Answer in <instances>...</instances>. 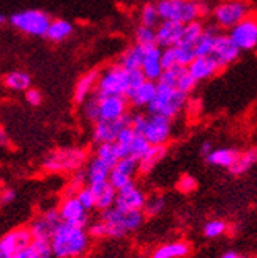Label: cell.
<instances>
[{"mask_svg":"<svg viewBox=\"0 0 257 258\" xmlns=\"http://www.w3.org/2000/svg\"><path fill=\"white\" fill-rule=\"evenodd\" d=\"M54 258H76L90 247V235L85 227L60 222L49 239Z\"/></svg>","mask_w":257,"mask_h":258,"instance_id":"cell-1","label":"cell"},{"mask_svg":"<svg viewBox=\"0 0 257 258\" xmlns=\"http://www.w3.org/2000/svg\"><path fill=\"white\" fill-rule=\"evenodd\" d=\"M145 214L142 210H120L117 206L101 211V221L108 227V236L109 238H123L131 231H136L140 225L144 224Z\"/></svg>","mask_w":257,"mask_h":258,"instance_id":"cell-2","label":"cell"},{"mask_svg":"<svg viewBox=\"0 0 257 258\" xmlns=\"http://www.w3.org/2000/svg\"><path fill=\"white\" fill-rule=\"evenodd\" d=\"M128 92V70L120 63H114L99 73V79L95 88L98 96H126Z\"/></svg>","mask_w":257,"mask_h":258,"instance_id":"cell-3","label":"cell"},{"mask_svg":"<svg viewBox=\"0 0 257 258\" xmlns=\"http://www.w3.org/2000/svg\"><path fill=\"white\" fill-rule=\"evenodd\" d=\"M252 15V10L245 0H221L213 7L212 16L221 29H232L240 21Z\"/></svg>","mask_w":257,"mask_h":258,"instance_id":"cell-4","label":"cell"},{"mask_svg":"<svg viewBox=\"0 0 257 258\" xmlns=\"http://www.w3.org/2000/svg\"><path fill=\"white\" fill-rule=\"evenodd\" d=\"M87 161V154L81 148H60L49 153L43 165L47 172H76L82 169Z\"/></svg>","mask_w":257,"mask_h":258,"instance_id":"cell-5","label":"cell"},{"mask_svg":"<svg viewBox=\"0 0 257 258\" xmlns=\"http://www.w3.org/2000/svg\"><path fill=\"white\" fill-rule=\"evenodd\" d=\"M157 7L161 21L188 24L200 19L197 0H158Z\"/></svg>","mask_w":257,"mask_h":258,"instance_id":"cell-6","label":"cell"},{"mask_svg":"<svg viewBox=\"0 0 257 258\" xmlns=\"http://www.w3.org/2000/svg\"><path fill=\"white\" fill-rule=\"evenodd\" d=\"M49 15L41 10H24L11 15L10 22L15 29L32 36H46V32L50 25Z\"/></svg>","mask_w":257,"mask_h":258,"instance_id":"cell-7","label":"cell"},{"mask_svg":"<svg viewBox=\"0 0 257 258\" xmlns=\"http://www.w3.org/2000/svg\"><path fill=\"white\" fill-rule=\"evenodd\" d=\"M229 35L238 46L240 50H252L257 47V18L249 15L240 21L232 29H229Z\"/></svg>","mask_w":257,"mask_h":258,"instance_id":"cell-8","label":"cell"},{"mask_svg":"<svg viewBox=\"0 0 257 258\" xmlns=\"http://www.w3.org/2000/svg\"><path fill=\"white\" fill-rule=\"evenodd\" d=\"M172 133V120L161 113H148L144 136L151 145H166Z\"/></svg>","mask_w":257,"mask_h":258,"instance_id":"cell-9","label":"cell"},{"mask_svg":"<svg viewBox=\"0 0 257 258\" xmlns=\"http://www.w3.org/2000/svg\"><path fill=\"white\" fill-rule=\"evenodd\" d=\"M62 217L59 214L57 208L46 210L44 213L38 214L33 221L30 222L29 228L32 231L33 239H50V236L54 235L56 228L60 225Z\"/></svg>","mask_w":257,"mask_h":258,"instance_id":"cell-10","label":"cell"},{"mask_svg":"<svg viewBox=\"0 0 257 258\" xmlns=\"http://www.w3.org/2000/svg\"><path fill=\"white\" fill-rule=\"evenodd\" d=\"M57 210H59V214L63 222L79 225V227L88 225V211L84 208L82 203L78 200L76 196L63 197Z\"/></svg>","mask_w":257,"mask_h":258,"instance_id":"cell-11","label":"cell"},{"mask_svg":"<svg viewBox=\"0 0 257 258\" xmlns=\"http://www.w3.org/2000/svg\"><path fill=\"white\" fill-rule=\"evenodd\" d=\"M131 121V113H125L123 117L112 120V121H106V120H98L96 123H93V131H92V137L95 144H102V142H115L119 133L125 126H128Z\"/></svg>","mask_w":257,"mask_h":258,"instance_id":"cell-12","label":"cell"},{"mask_svg":"<svg viewBox=\"0 0 257 258\" xmlns=\"http://www.w3.org/2000/svg\"><path fill=\"white\" fill-rule=\"evenodd\" d=\"M32 241H33V236H32V231L29 227L15 228L0 238V252H4L11 256L13 253L19 252L24 247H27Z\"/></svg>","mask_w":257,"mask_h":258,"instance_id":"cell-13","label":"cell"},{"mask_svg":"<svg viewBox=\"0 0 257 258\" xmlns=\"http://www.w3.org/2000/svg\"><path fill=\"white\" fill-rule=\"evenodd\" d=\"M240 52H241V50L234 43V40L230 38L229 33H218L216 35V40H215V46H213L212 55L218 61H220L224 68L227 67V64L234 63L240 57Z\"/></svg>","mask_w":257,"mask_h":258,"instance_id":"cell-14","label":"cell"},{"mask_svg":"<svg viewBox=\"0 0 257 258\" xmlns=\"http://www.w3.org/2000/svg\"><path fill=\"white\" fill-rule=\"evenodd\" d=\"M145 194L140 190L136 183H130L126 184L125 187L117 190V199H115V206L120 210H126V211H131V210H144V205H145Z\"/></svg>","mask_w":257,"mask_h":258,"instance_id":"cell-15","label":"cell"},{"mask_svg":"<svg viewBox=\"0 0 257 258\" xmlns=\"http://www.w3.org/2000/svg\"><path fill=\"white\" fill-rule=\"evenodd\" d=\"M98 98H99V120L112 121L128 113L130 102H128L126 96H98Z\"/></svg>","mask_w":257,"mask_h":258,"instance_id":"cell-16","label":"cell"},{"mask_svg":"<svg viewBox=\"0 0 257 258\" xmlns=\"http://www.w3.org/2000/svg\"><path fill=\"white\" fill-rule=\"evenodd\" d=\"M223 68H224L223 64L213 55H202V57H196L191 61L188 71L197 82H200V81H207L210 77L216 76Z\"/></svg>","mask_w":257,"mask_h":258,"instance_id":"cell-17","label":"cell"},{"mask_svg":"<svg viewBox=\"0 0 257 258\" xmlns=\"http://www.w3.org/2000/svg\"><path fill=\"white\" fill-rule=\"evenodd\" d=\"M183 25L182 22L177 21H161L158 24L157 30V44L164 49V47H174L182 40L183 33Z\"/></svg>","mask_w":257,"mask_h":258,"instance_id":"cell-18","label":"cell"},{"mask_svg":"<svg viewBox=\"0 0 257 258\" xmlns=\"http://www.w3.org/2000/svg\"><path fill=\"white\" fill-rule=\"evenodd\" d=\"M161 47L160 46H151L144 49V58L142 64H140V71L144 73L145 79L148 81H158L163 74V64H161Z\"/></svg>","mask_w":257,"mask_h":258,"instance_id":"cell-19","label":"cell"},{"mask_svg":"<svg viewBox=\"0 0 257 258\" xmlns=\"http://www.w3.org/2000/svg\"><path fill=\"white\" fill-rule=\"evenodd\" d=\"M98 79H99L98 70H90L81 76V79L74 87V102L76 104H82L88 96H92L95 93Z\"/></svg>","mask_w":257,"mask_h":258,"instance_id":"cell-20","label":"cell"},{"mask_svg":"<svg viewBox=\"0 0 257 258\" xmlns=\"http://www.w3.org/2000/svg\"><path fill=\"white\" fill-rule=\"evenodd\" d=\"M90 189L93 190L95 197H96V210L99 211H106L115 205V199H117V189H115L109 181H102V183H95V184H88Z\"/></svg>","mask_w":257,"mask_h":258,"instance_id":"cell-21","label":"cell"},{"mask_svg":"<svg viewBox=\"0 0 257 258\" xmlns=\"http://www.w3.org/2000/svg\"><path fill=\"white\" fill-rule=\"evenodd\" d=\"M155 95H157V82L147 79L144 84H140L136 90H133L126 98L133 107H147L148 102L155 98Z\"/></svg>","mask_w":257,"mask_h":258,"instance_id":"cell-22","label":"cell"},{"mask_svg":"<svg viewBox=\"0 0 257 258\" xmlns=\"http://www.w3.org/2000/svg\"><path fill=\"white\" fill-rule=\"evenodd\" d=\"M166 153H168V147L166 145H151L148 151L139 159L137 172L140 175H148L164 159Z\"/></svg>","mask_w":257,"mask_h":258,"instance_id":"cell-23","label":"cell"},{"mask_svg":"<svg viewBox=\"0 0 257 258\" xmlns=\"http://www.w3.org/2000/svg\"><path fill=\"white\" fill-rule=\"evenodd\" d=\"M10 258H54L47 239H33L27 247L13 253Z\"/></svg>","mask_w":257,"mask_h":258,"instance_id":"cell-24","label":"cell"},{"mask_svg":"<svg viewBox=\"0 0 257 258\" xmlns=\"http://www.w3.org/2000/svg\"><path fill=\"white\" fill-rule=\"evenodd\" d=\"M85 173H87V184L102 183L109 179L111 167L102 162L101 159H98L96 156H93L85 167Z\"/></svg>","mask_w":257,"mask_h":258,"instance_id":"cell-25","label":"cell"},{"mask_svg":"<svg viewBox=\"0 0 257 258\" xmlns=\"http://www.w3.org/2000/svg\"><path fill=\"white\" fill-rule=\"evenodd\" d=\"M238 154H240V151L235 148H216V150H212L207 156H205V159H207V162L212 165L226 167V169H229V167L237 161Z\"/></svg>","mask_w":257,"mask_h":258,"instance_id":"cell-26","label":"cell"},{"mask_svg":"<svg viewBox=\"0 0 257 258\" xmlns=\"http://www.w3.org/2000/svg\"><path fill=\"white\" fill-rule=\"evenodd\" d=\"M218 32V25L215 27H205L202 35L199 36V40L194 43V54L196 57H202V55H212L213 52V46H215V40Z\"/></svg>","mask_w":257,"mask_h":258,"instance_id":"cell-27","label":"cell"},{"mask_svg":"<svg viewBox=\"0 0 257 258\" xmlns=\"http://www.w3.org/2000/svg\"><path fill=\"white\" fill-rule=\"evenodd\" d=\"M189 253V244L185 241H175L164 244L151 253V258H185Z\"/></svg>","mask_w":257,"mask_h":258,"instance_id":"cell-28","label":"cell"},{"mask_svg":"<svg viewBox=\"0 0 257 258\" xmlns=\"http://www.w3.org/2000/svg\"><path fill=\"white\" fill-rule=\"evenodd\" d=\"M186 102H188V95L175 88L174 92L171 93L169 99L166 101V104H164V107L161 110V115H164V117H168V118L172 120L183 110V107L186 106Z\"/></svg>","mask_w":257,"mask_h":258,"instance_id":"cell-29","label":"cell"},{"mask_svg":"<svg viewBox=\"0 0 257 258\" xmlns=\"http://www.w3.org/2000/svg\"><path fill=\"white\" fill-rule=\"evenodd\" d=\"M74 27L73 24L65 21V19H54L50 21V25L46 32V38L54 43H60L63 40H67L68 36H71Z\"/></svg>","mask_w":257,"mask_h":258,"instance_id":"cell-30","label":"cell"},{"mask_svg":"<svg viewBox=\"0 0 257 258\" xmlns=\"http://www.w3.org/2000/svg\"><path fill=\"white\" fill-rule=\"evenodd\" d=\"M142 58H144V47H140L139 44L130 46L125 52L120 55L119 63L128 71L131 70H140V64H142Z\"/></svg>","mask_w":257,"mask_h":258,"instance_id":"cell-31","label":"cell"},{"mask_svg":"<svg viewBox=\"0 0 257 258\" xmlns=\"http://www.w3.org/2000/svg\"><path fill=\"white\" fill-rule=\"evenodd\" d=\"M257 162V147L246 150L245 153H240L237 161L229 167V172L232 175H243L248 172L251 167Z\"/></svg>","mask_w":257,"mask_h":258,"instance_id":"cell-32","label":"cell"},{"mask_svg":"<svg viewBox=\"0 0 257 258\" xmlns=\"http://www.w3.org/2000/svg\"><path fill=\"white\" fill-rule=\"evenodd\" d=\"M95 156L98 159H101L105 164H108L112 169V167L117 164L119 159H120V153H119L117 144H115V142H102V144H96Z\"/></svg>","mask_w":257,"mask_h":258,"instance_id":"cell-33","label":"cell"},{"mask_svg":"<svg viewBox=\"0 0 257 258\" xmlns=\"http://www.w3.org/2000/svg\"><path fill=\"white\" fill-rule=\"evenodd\" d=\"M32 79L24 71H11L5 76V85L13 92H25L30 88Z\"/></svg>","mask_w":257,"mask_h":258,"instance_id":"cell-34","label":"cell"},{"mask_svg":"<svg viewBox=\"0 0 257 258\" xmlns=\"http://www.w3.org/2000/svg\"><path fill=\"white\" fill-rule=\"evenodd\" d=\"M139 21H140V25L157 29L158 24L161 22L157 4L148 2V4H145L142 8H140V11H139Z\"/></svg>","mask_w":257,"mask_h":258,"instance_id":"cell-35","label":"cell"},{"mask_svg":"<svg viewBox=\"0 0 257 258\" xmlns=\"http://www.w3.org/2000/svg\"><path fill=\"white\" fill-rule=\"evenodd\" d=\"M205 29V25L197 19L183 25V33H182V40L178 44H186V46H194V43L199 40V36L202 35Z\"/></svg>","mask_w":257,"mask_h":258,"instance_id":"cell-36","label":"cell"},{"mask_svg":"<svg viewBox=\"0 0 257 258\" xmlns=\"http://www.w3.org/2000/svg\"><path fill=\"white\" fill-rule=\"evenodd\" d=\"M134 137H136V131H134V129L130 124L125 126L122 131L119 133L117 139H115V144H117L120 158L130 156V147H131V142H133Z\"/></svg>","mask_w":257,"mask_h":258,"instance_id":"cell-37","label":"cell"},{"mask_svg":"<svg viewBox=\"0 0 257 258\" xmlns=\"http://www.w3.org/2000/svg\"><path fill=\"white\" fill-rule=\"evenodd\" d=\"M134 40L136 44L140 47H151V46H158L157 44V30L153 27H145V25H139L134 32Z\"/></svg>","mask_w":257,"mask_h":258,"instance_id":"cell-38","label":"cell"},{"mask_svg":"<svg viewBox=\"0 0 257 258\" xmlns=\"http://www.w3.org/2000/svg\"><path fill=\"white\" fill-rule=\"evenodd\" d=\"M82 113L90 123H96L99 120V98L95 93L82 102Z\"/></svg>","mask_w":257,"mask_h":258,"instance_id":"cell-39","label":"cell"},{"mask_svg":"<svg viewBox=\"0 0 257 258\" xmlns=\"http://www.w3.org/2000/svg\"><path fill=\"white\" fill-rule=\"evenodd\" d=\"M150 147H151V144L145 139L144 134H136V137L131 142V147H130V156L134 158L136 161H139L148 151Z\"/></svg>","mask_w":257,"mask_h":258,"instance_id":"cell-40","label":"cell"},{"mask_svg":"<svg viewBox=\"0 0 257 258\" xmlns=\"http://www.w3.org/2000/svg\"><path fill=\"white\" fill-rule=\"evenodd\" d=\"M174 50H175V60H177V64H182V67H189L191 61L196 58L194 47H192V46L177 44V46H174Z\"/></svg>","mask_w":257,"mask_h":258,"instance_id":"cell-41","label":"cell"},{"mask_svg":"<svg viewBox=\"0 0 257 258\" xmlns=\"http://www.w3.org/2000/svg\"><path fill=\"white\" fill-rule=\"evenodd\" d=\"M164 205H166V200L163 196H153L150 199L145 200V205H144V214L148 216V217H153V216H158L163 210H164Z\"/></svg>","mask_w":257,"mask_h":258,"instance_id":"cell-42","label":"cell"},{"mask_svg":"<svg viewBox=\"0 0 257 258\" xmlns=\"http://www.w3.org/2000/svg\"><path fill=\"white\" fill-rule=\"evenodd\" d=\"M87 184V173L85 170H76L73 178H71V181L67 187V194H65V197H70V196H76L78 194L79 189H82L84 186Z\"/></svg>","mask_w":257,"mask_h":258,"instance_id":"cell-43","label":"cell"},{"mask_svg":"<svg viewBox=\"0 0 257 258\" xmlns=\"http://www.w3.org/2000/svg\"><path fill=\"white\" fill-rule=\"evenodd\" d=\"M197 85V81L194 79V77L191 76V73L188 71V68L178 76V79H177V84H175V88L180 90V92H183V93H191L192 90L196 88Z\"/></svg>","mask_w":257,"mask_h":258,"instance_id":"cell-44","label":"cell"},{"mask_svg":"<svg viewBox=\"0 0 257 258\" xmlns=\"http://www.w3.org/2000/svg\"><path fill=\"white\" fill-rule=\"evenodd\" d=\"M76 197H78V200L82 203V206H84V208H85L87 211L96 208V197H95L93 190L90 189L88 184L84 186L82 189H79L78 194H76Z\"/></svg>","mask_w":257,"mask_h":258,"instance_id":"cell-45","label":"cell"},{"mask_svg":"<svg viewBox=\"0 0 257 258\" xmlns=\"http://www.w3.org/2000/svg\"><path fill=\"white\" fill-rule=\"evenodd\" d=\"M227 230V224L224 221H218V219H215V221H210L205 224L203 227V235L207 238H218L226 233Z\"/></svg>","mask_w":257,"mask_h":258,"instance_id":"cell-46","label":"cell"},{"mask_svg":"<svg viewBox=\"0 0 257 258\" xmlns=\"http://www.w3.org/2000/svg\"><path fill=\"white\" fill-rule=\"evenodd\" d=\"M145 81H147L145 76H144V73L140 71V70L128 71V92H126V96L130 95L133 90H136L140 84H144Z\"/></svg>","mask_w":257,"mask_h":258,"instance_id":"cell-47","label":"cell"},{"mask_svg":"<svg viewBox=\"0 0 257 258\" xmlns=\"http://www.w3.org/2000/svg\"><path fill=\"white\" fill-rule=\"evenodd\" d=\"M196 187H197V181L191 175H183L177 181V189L182 194H191L196 190Z\"/></svg>","mask_w":257,"mask_h":258,"instance_id":"cell-48","label":"cell"},{"mask_svg":"<svg viewBox=\"0 0 257 258\" xmlns=\"http://www.w3.org/2000/svg\"><path fill=\"white\" fill-rule=\"evenodd\" d=\"M147 118H148V115H145L142 112H137V113L131 115L130 126L134 129L136 134H144V129H145V124H147Z\"/></svg>","mask_w":257,"mask_h":258,"instance_id":"cell-49","label":"cell"},{"mask_svg":"<svg viewBox=\"0 0 257 258\" xmlns=\"http://www.w3.org/2000/svg\"><path fill=\"white\" fill-rule=\"evenodd\" d=\"M88 235H90V238H96V239L108 236V227H106V224L102 222L101 219H99L98 222L90 224L88 225Z\"/></svg>","mask_w":257,"mask_h":258,"instance_id":"cell-50","label":"cell"},{"mask_svg":"<svg viewBox=\"0 0 257 258\" xmlns=\"http://www.w3.org/2000/svg\"><path fill=\"white\" fill-rule=\"evenodd\" d=\"M161 64H163V70H168L174 67V64H177L174 47H164L161 50Z\"/></svg>","mask_w":257,"mask_h":258,"instance_id":"cell-51","label":"cell"},{"mask_svg":"<svg viewBox=\"0 0 257 258\" xmlns=\"http://www.w3.org/2000/svg\"><path fill=\"white\" fill-rule=\"evenodd\" d=\"M25 99H27V102L30 106H40L41 104V93L38 92L36 88H29L25 90Z\"/></svg>","mask_w":257,"mask_h":258,"instance_id":"cell-52","label":"cell"},{"mask_svg":"<svg viewBox=\"0 0 257 258\" xmlns=\"http://www.w3.org/2000/svg\"><path fill=\"white\" fill-rule=\"evenodd\" d=\"M16 199V192L13 189H4L0 190V205H8L13 203V200Z\"/></svg>","mask_w":257,"mask_h":258,"instance_id":"cell-53","label":"cell"},{"mask_svg":"<svg viewBox=\"0 0 257 258\" xmlns=\"http://www.w3.org/2000/svg\"><path fill=\"white\" fill-rule=\"evenodd\" d=\"M0 145L2 147H8L10 145V139H8V134L5 129L0 126Z\"/></svg>","mask_w":257,"mask_h":258,"instance_id":"cell-54","label":"cell"},{"mask_svg":"<svg viewBox=\"0 0 257 258\" xmlns=\"http://www.w3.org/2000/svg\"><path fill=\"white\" fill-rule=\"evenodd\" d=\"M213 150V147H212V144L210 142H203L202 144V147H200V153L203 154V156H207V154L210 153Z\"/></svg>","mask_w":257,"mask_h":258,"instance_id":"cell-55","label":"cell"},{"mask_svg":"<svg viewBox=\"0 0 257 258\" xmlns=\"http://www.w3.org/2000/svg\"><path fill=\"white\" fill-rule=\"evenodd\" d=\"M240 255L238 253H235V252H226L221 258H238Z\"/></svg>","mask_w":257,"mask_h":258,"instance_id":"cell-56","label":"cell"},{"mask_svg":"<svg viewBox=\"0 0 257 258\" xmlns=\"http://www.w3.org/2000/svg\"><path fill=\"white\" fill-rule=\"evenodd\" d=\"M0 258H10V255L4 253V252H0Z\"/></svg>","mask_w":257,"mask_h":258,"instance_id":"cell-57","label":"cell"},{"mask_svg":"<svg viewBox=\"0 0 257 258\" xmlns=\"http://www.w3.org/2000/svg\"><path fill=\"white\" fill-rule=\"evenodd\" d=\"M2 22H4V16H2V15H0V24H2Z\"/></svg>","mask_w":257,"mask_h":258,"instance_id":"cell-58","label":"cell"},{"mask_svg":"<svg viewBox=\"0 0 257 258\" xmlns=\"http://www.w3.org/2000/svg\"><path fill=\"white\" fill-rule=\"evenodd\" d=\"M76 258H87V256H84V255H79V256H76Z\"/></svg>","mask_w":257,"mask_h":258,"instance_id":"cell-59","label":"cell"},{"mask_svg":"<svg viewBox=\"0 0 257 258\" xmlns=\"http://www.w3.org/2000/svg\"><path fill=\"white\" fill-rule=\"evenodd\" d=\"M238 258H248V256H238Z\"/></svg>","mask_w":257,"mask_h":258,"instance_id":"cell-60","label":"cell"}]
</instances>
